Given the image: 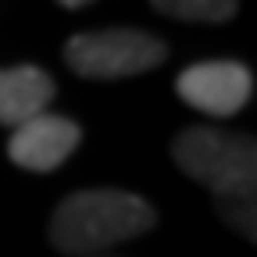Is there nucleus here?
I'll use <instances>...</instances> for the list:
<instances>
[{
    "instance_id": "nucleus-6",
    "label": "nucleus",
    "mask_w": 257,
    "mask_h": 257,
    "mask_svg": "<svg viewBox=\"0 0 257 257\" xmlns=\"http://www.w3.org/2000/svg\"><path fill=\"white\" fill-rule=\"evenodd\" d=\"M54 93H57L54 79L36 64L0 68V125L18 128L32 118L47 114Z\"/></svg>"
},
{
    "instance_id": "nucleus-3",
    "label": "nucleus",
    "mask_w": 257,
    "mask_h": 257,
    "mask_svg": "<svg viewBox=\"0 0 257 257\" xmlns=\"http://www.w3.org/2000/svg\"><path fill=\"white\" fill-rule=\"evenodd\" d=\"M165 57H168V43L157 40L154 32H143L133 25L75 32L64 43L68 68L82 79H100V82L154 72L157 64H165Z\"/></svg>"
},
{
    "instance_id": "nucleus-9",
    "label": "nucleus",
    "mask_w": 257,
    "mask_h": 257,
    "mask_svg": "<svg viewBox=\"0 0 257 257\" xmlns=\"http://www.w3.org/2000/svg\"><path fill=\"white\" fill-rule=\"evenodd\" d=\"M104 257H111V253H104Z\"/></svg>"
},
{
    "instance_id": "nucleus-4",
    "label": "nucleus",
    "mask_w": 257,
    "mask_h": 257,
    "mask_svg": "<svg viewBox=\"0 0 257 257\" xmlns=\"http://www.w3.org/2000/svg\"><path fill=\"white\" fill-rule=\"evenodd\" d=\"M175 93L211 118H232L250 104L253 72L243 61H197L175 79Z\"/></svg>"
},
{
    "instance_id": "nucleus-1",
    "label": "nucleus",
    "mask_w": 257,
    "mask_h": 257,
    "mask_svg": "<svg viewBox=\"0 0 257 257\" xmlns=\"http://www.w3.org/2000/svg\"><path fill=\"white\" fill-rule=\"evenodd\" d=\"M175 168L211 189L221 221L246 239H257L253 197H257V143L243 133H221L189 125L172 140Z\"/></svg>"
},
{
    "instance_id": "nucleus-2",
    "label": "nucleus",
    "mask_w": 257,
    "mask_h": 257,
    "mask_svg": "<svg viewBox=\"0 0 257 257\" xmlns=\"http://www.w3.org/2000/svg\"><path fill=\"white\" fill-rule=\"evenodd\" d=\"M157 225V207L128 189H75L50 214L47 236L64 257H104L111 246L136 239Z\"/></svg>"
},
{
    "instance_id": "nucleus-7",
    "label": "nucleus",
    "mask_w": 257,
    "mask_h": 257,
    "mask_svg": "<svg viewBox=\"0 0 257 257\" xmlns=\"http://www.w3.org/2000/svg\"><path fill=\"white\" fill-rule=\"evenodd\" d=\"M157 15H168L179 22H197V25H221L239 15L236 0H154Z\"/></svg>"
},
{
    "instance_id": "nucleus-8",
    "label": "nucleus",
    "mask_w": 257,
    "mask_h": 257,
    "mask_svg": "<svg viewBox=\"0 0 257 257\" xmlns=\"http://www.w3.org/2000/svg\"><path fill=\"white\" fill-rule=\"evenodd\" d=\"M61 8H68V11H79V8H86V0H64Z\"/></svg>"
},
{
    "instance_id": "nucleus-5",
    "label": "nucleus",
    "mask_w": 257,
    "mask_h": 257,
    "mask_svg": "<svg viewBox=\"0 0 257 257\" xmlns=\"http://www.w3.org/2000/svg\"><path fill=\"white\" fill-rule=\"evenodd\" d=\"M82 143V125L64 114H40L25 125H18L8 140V157L25 172H54L75 154Z\"/></svg>"
}]
</instances>
